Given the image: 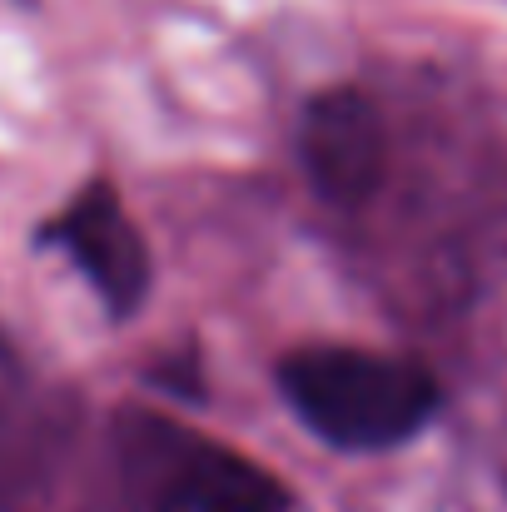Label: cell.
I'll return each mask as SVG.
<instances>
[{
  "mask_svg": "<svg viewBox=\"0 0 507 512\" xmlns=\"http://www.w3.org/2000/svg\"><path fill=\"white\" fill-rule=\"evenodd\" d=\"M189 493L199 512H289L294 498L279 478L254 468L249 458L234 453H204L189 468Z\"/></svg>",
  "mask_w": 507,
  "mask_h": 512,
  "instance_id": "277c9868",
  "label": "cell"
},
{
  "mask_svg": "<svg viewBox=\"0 0 507 512\" xmlns=\"http://www.w3.org/2000/svg\"><path fill=\"white\" fill-rule=\"evenodd\" d=\"M60 239L70 244V254L80 259V269L90 274V284L100 289V299L115 314H130L145 299V289H150V249H145L140 229L125 219L115 194L90 189L60 219Z\"/></svg>",
  "mask_w": 507,
  "mask_h": 512,
  "instance_id": "3957f363",
  "label": "cell"
},
{
  "mask_svg": "<svg viewBox=\"0 0 507 512\" xmlns=\"http://www.w3.org/2000/svg\"><path fill=\"white\" fill-rule=\"evenodd\" d=\"M304 165L324 199L334 204H363L383 184L388 170V135L358 90H324L304 110Z\"/></svg>",
  "mask_w": 507,
  "mask_h": 512,
  "instance_id": "7a4b0ae2",
  "label": "cell"
},
{
  "mask_svg": "<svg viewBox=\"0 0 507 512\" xmlns=\"http://www.w3.org/2000/svg\"><path fill=\"white\" fill-rule=\"evenodd\" d=\"M279 388L324 443L353 453L408 443L438 408L423 368L363 348H304L279 363Z\"/></svg>",
  "mask_w": 507,
  "mask_h": 512,
  "instance_id": "6da1fadb",
  "label": "cell"
}]
</instances>
